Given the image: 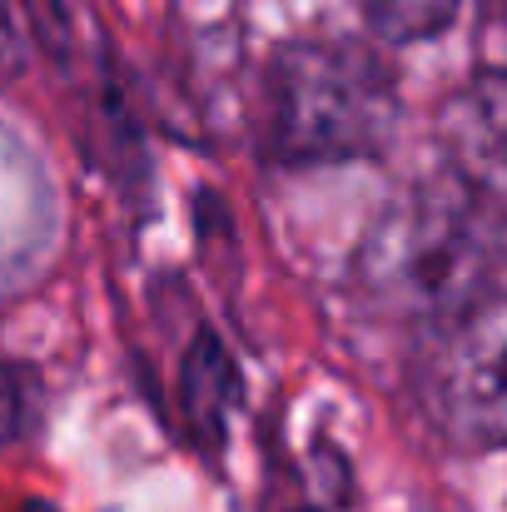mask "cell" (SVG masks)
Here are the masks:
<instances>
[{"instance_id": "obj_1", "label": "cell", "mask_w": 507, "mask_h": 512, "mask_svg": "<svg viewBox=\"0 0 507 512\" xmlns=\"http://www.w3.org/2000/svg\"><path fill=\"white\" fill-rule=\"evenodd\" d=\"M269 155L284 165L373 160L398 130L388 65L348 40H294L269 60Z\"/></svg>"}, {"instance_id": "obj_2", "label": "cell", "mask_w": 507, "mask_h": 512, "mask_svg": "<svg viewBox=\"0 0 507 512\" xmlns=\"http://www.w3.org/2000/svg\"><path fill=\"white\" fill-rule=\"evenodd\" d=\"M493 234L473 189H413L383 209L358 249V284L393 314L448 319L488 294Z\"/></svg>"}, {"instance_id": "obj_3", "label": "cell", "mask_w": 507, "mask_h": 512, "mask_svg": "<svg viewBox=\"0 0 507 512\" xmlns=\"http://www.w3.org/2000/svg\"><path fill=\"white\" fill-rule=\"evenodd\" d=\"M418 388L443 433L507 448V294H478L438 319Z\"/></svg>"}, {"instance_id": "obj_4", "label": "cell", "mask_w": 507, "mask_h": 512, "mask_svg": "<svg viewBox=\"0 0 507 512\" xmlns=\"http://www.w3.org/2000/svg\"><path fill=\"white\" fill-rule=\"evenodd\" d=\"M438 140L463 189L507 199V70L473 75L438 115Z\"/></svg>"}, {"instance_id": "obj_5", "label": "cell", "mask_w": 507, "mask_h": 512, "mask_svg": "<svg viewBox=\"0 0 507 512\" xmlns=\"http://www.w3.org/2000/svg\"><path fill=\"white\" fill-rule=\"evenodd\" d=\"M234 398H239V373H234L224 343L214 339V334H199V343L184 358V403H189L194 428L204 438H219L224 423H229Z\"/></svg>"}, {"instance_id": "obj_6", "label": "cell", "mask_w": 507, "mask_h": 512, "mask_svg": "<svg viewBox=\"0 0 507 512\" xmlns=\"http://www.w3.org/2000/svg\"><path fill=\"white\" fill-rule=\"evenodd\" d=\"M383 40H428L453 25L463 0H358Z\"/></svg>"}, {"instance_id": "obj_7", "label": "cell", "mask_w": 507, "mask_h": 512, "mask_svg": "<svg viewBox=\"0 0 507 512\" xmlns=\"http://www.w3.org/2000/svg\"><path fill=\"white\" fill-rule=\"evenodd\" d=\"M25 413H30V388H25V378H20L10 363H0V438L20 433Z\"/></svg>"}, {"instance_id": "obj_8", "label": "cell", "mask_w": 507, "mask_h": 512, "mask_svg": "<svg viewBox=\"0 0 507 512\" xmlns=\"http://www.w3.org/2000/svg\"><path fill=\"white\" fill-rule=\"evenodd\" d=\"M15 55V30H10V5L0 0V65H10Z\"/></svg>"}, {"instance_id": "obj_9", "label": "cell", "mask_w": 507, "mask_h": 512, "mask_svg": "<svg viewBox=\"0 0 507 512\" xmlns=\"http://www.w3.org/2000/svg\"><path fill=\"white\" fill-rule=\"evenodd\" d=\"M25 512H55V508H50V503H30Z\"/></svg>"}]
</instances>
